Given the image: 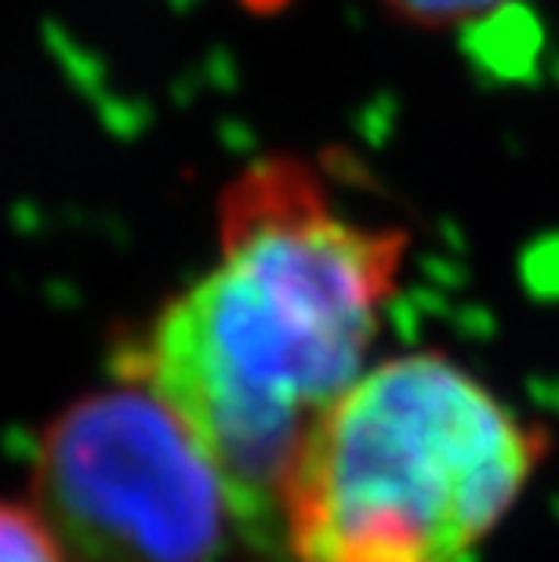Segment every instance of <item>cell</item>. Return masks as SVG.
Returning a JSON list of instances; mask_svg holds the SVG:
<instances>
[{
	"label": "cell",
	"instance_id": "6da1fadb",
	"mask_svg": "<svg viewBox=\"0 0 559 562\" xmlns=\"http://www.w3.org/2000/svg\"><path fill=\"white\" fill-rule=\"evenodd\" d=\"M407 236L299 157L247 164L219 200V258L116 349L204 450L236 533L283 552L280 494L316 417L367 370Z\"/></svg>",
	"mask_w": 559,
	"mask_h": 562
},
{
	"label": "cell",
	"instance_id": "7a4b0ae2",
	"mask_svg": "<svg viewBox=\"0 0 559 562\" xmlns=\"http://www.w3.org/2000/svg\"><path fill=\"white\" fill-rule=\"evenodd\" d=\"M549 450L444 352L367 367L316 417L280 494L291 562H469Z\"/></svg>",
	"mask_w": 559,
	"mask_h": 562
},
{
	"label": "cell",
	"instance_id": "3957f363",
	"mask_svg": "<svg viewBox=\"0 0 559 562\" xmlns=\"http://www.w3.org/2000/svg\"><path fill=\"white\" fill-rule=\"evenodd\" d=\"M30 505L66 562H215L236 530L197 439L149 389L124 378L47 422Z\"/></svg>",
	"mask_w": 559,
	"mask_h": 562
},
{
	"label": "cell",
	"instance_id": "277c9868",
	"mask_svg": "<svg viewBox=\"0 0 559 562\" xmlns=\"http://www.w3.org/2000/svg\"><path fill=\"white\" fill-rule=\"evenodd\" d=\"M0 562H66L41 512L0 497Z\"/></svg>",
	"mask_w": 559,
	"mask_h": 562
},
{
	"label": "cell",
	"instance_id": "5b68a950",
	"mask_svg": "<svg viewBox=\"0 0 559 562\" xmlns=\"http://www.w3.org/2000/svg\"><path fill=\"white\" fill-rule=\"evenodd\" d=\"M403 22L418 26H458V22L480 19L483 11L497 8L502 0H382Z\"/></svg>",
	"mask_w": 559,
	"mask_h": 562
}]
</instances>
